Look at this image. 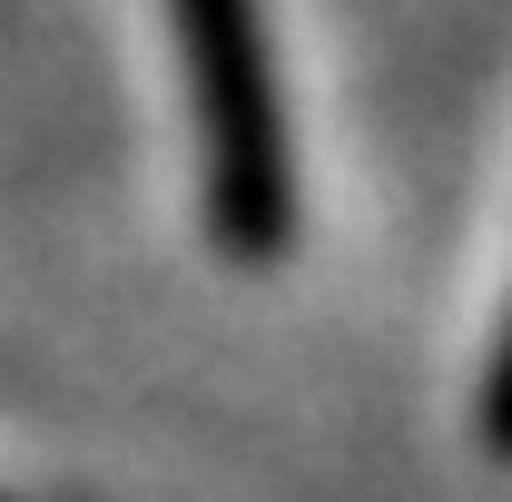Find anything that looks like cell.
<instances>
[{"mask_svg": "<svg viewBox=\"0 0 512 502\" xmlns=\"http://www.w3.org/2000/svg\"><path fill=\"white\" fill-rule=\"evenodd\" d=\"M178 69H188V128H197V217L207 247L237 266H276L296 247V138L286 89L266 50V0H168Z\"/></svg>", "mask_w": 512, "mask_h": 502, "instance_id": "cell-1", "label": "cell"}, {"mask_svg": "<svg viewBox=\"0 0 512 502\" xmlns=\"http://www.w3.org/2000/svg\"><path fill=\"white\" fill-rule=\"evenodd\" d=\"M483 443H493V463H512V306H503V335H493V365H483Z\"/></svg>", "mask_w": 512, "mask_h": 502, "instance_id": "cell-2", "label": "cell"}]
</instances>
